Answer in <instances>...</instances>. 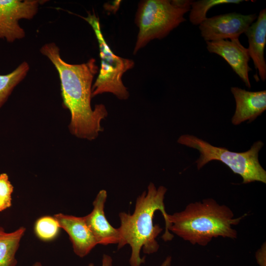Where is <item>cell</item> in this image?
<instances>
[{
  "instance_id": "18",
  "label": "cell",
  "mask_w": 266,
  "mask_h": 266,
  "mask_svg": "<svg viewBox=\"0 0 266 266\" xmlns=\"http://www.w3.org/2000/svg\"><path fill=\"white\" fill-rule=\"evenodd\" d=\"M13 187L8 175L5 173L0 174V212L10 207L11 205V195Z\"/></svg>"
},
{
  "instance_id": "22",
  "label": "cell",
  "mask_w": 266,
  "mask_h": 266,
  "mask_svg": "<svg viewBox=\"0 0 266 266\" xmlns=\"http://www.w3.org/2000/svg\"><path fill=\"white\" fill-rule=\"evenodd\" d=\"M33 266H42L41 264L38 262H35Z\"/></svg>"
},
{
  "instance_id": "23",
  "label": "cell",
  "mask_w": 266,
  "mask_h": 266,
  "mask_svg": "<svg viewBox=\"0 0 266 266\" xmlns=\"http://www.w3.org/2000/svg\"></svg>"
},
{
  "instance_id": "15",
  "label": "cell",
  "mask_w": 266,
  "mask_h": 266,
  "mask_svg": "<svg viewBox=\"0 0 266 266\" xmlns=\"http://www.w3.org/2000/svg\"><path fill=\"white\" fill-rule=\"evenodd\" d=\"M29 70V64L24 61L12 72L0 74V108L6 102L14 88L26 77Z\"/></svg>"
},
{
  "instance_id": "19",
  "label": "cell",
  "mask_w": 266,
  "mask_h": 266,
  "mask_svg": "<svg viewBox=\"0 0 266 266\" xmlns=\"http://www.w3.org/2000/svg\"><path fill=\"white\" fill-rule=\"evenodd\" d=\"M255 258L259 266H266V246L265 243L256 252Z\"/></svg>"
},
{
  "instance_id": "11",
  "label": "cell",
  "mask_w": 266,
  "mask_h": 266,
  "mask_svg": "<svg viewBox=\"0 0 266 266\" xmlns=\"http://www.w3.org/2000/svg\"><path fill=\"white\" fill-rule=\"evenodd\" d=\"M54 217L68 234L73 252L78 257H85L98 244L83 217L58 213Z\"/></svg>"
},
{
  "instance_id": "2",
  "label": "cell",
  "mask_w": 266,
  "mask_h": 266,
  "mask_svg": "<svg viewBox=\"0 0 266 266\" xmlns=\"http://www.w3.org/2000/svg\"><path fill=\"white\" fill-rule=\"evenodd\" d=\"M247 214L235 218L232 209L212 198L189 203L182 211L167 214L162 238L172 239L174 234L193 245L206 246L217 237L235 239L238 225Z\"/></svg>"
},
{
  "instance_id": "5",
  "label": "cell",
  "mask_w": 266,
  "mask_h": 266,
  "mask_svg": "<svg viewBox=\"0 0 266 266\" xmlns=\"http://www.w3.org/2000/svg\"><path fill=\"white\" fill-rule=\"evenodd\" d=\"M193 0H146L140 1L135 16L139 32L133 53L151 40L162 39L186 20Z\"/></svg>"
},
{
  "instance_id": "20",
  "label": "cell",
  "mask_w": 266,
  "mask_h": 266,
  "mask_svg": "<svg viewBox=\"0 0 266 266\" xmlns=\"http://www.w3.org/2000/svg\"><path fill=\"white\" fill-rule=\"evenodd\" d=\"M112 259L109 255L104 254L102 259L101 266H112ZM88 266H95L93 263L89 264Z\"/></svg>"
},
{
  "instance_id": "7",
  "label": "cell",
  "mask_w": 266,
  "mask_h": 266,
  "mask_svg": "<svg viewBox=\"0 0 266 266\" xmlns=\"http://www.w3.org/2000/svg\"><path fill=\"white\" fill-rule=\"evenodd\" d=\"M43 1L38 0H0V38L13 42L23 38L25 32L21 19L30 20L37 14Z\"/></svg>"
},
{
  "instance_id": "17",
  "label": "cell",
  "mask_w": 266,
  "mask_h": 266,
  "mask_svg": "<svg viewBox=\"0 0 266 266\" xmlns=\"http://www.w3.org/2000/svg\"><path fill=\"white\" fill-rule=\"evenodd\" d=\"M60 227L53 217L45 216L37 219L34 225V232L41 240L50 241L58 235Z\"/></svg>"
},
{
  "instance_id": "9",
  "label": "cell",
  "mask_w": 266,
  "mask_h": 266,
  "mask_svg": "<svg viewBox=\"0 0 266 266\" xmlns=\"http://www.w3.org/2000/svg\"><path fill=\"white\" fill-rule=\"evenodd\" d=\"M206 43L210 53L222 57L246 86L251 87L249 72L252 69L248 64L250 57L248 49L242 45L238 38L206 41Z\"/></svg>"
},
{
  "instance_id": "12",
  "label": "cell",
  "mask_w": 266,
  "mask_h": 266,
  "mask_svg": "<svg viewBox=\"0 0 266 266\" xmlns=\"http://www.w3.org/2000/svg\"><path fill=\"white\" fill-rule=\"evenodd\" d=\"M231 91L235 101V110L232 119L234 125L247 120L252 122L266 109V91H248L237 87Z\"/></svg>"
},
{
  "instance_id": "4",
  "label": "cell",
  "mask_w": 266,
  "mask_h": 266,
  "mask_svg": "<svg viewBox=\"0 0 266 266\" xmlns=\"http://www.w3.org/2000/svg\"><path fill=\"white\" fill-rule=\"evenodd\" d=\"M177 142L198 150L200 156L196 161L198 169L211 161H219L227 166L235 174L239 175L243 184L255 181L266 183V171L259 161V152L264 143L257 141L250 149L243 152L229 151L224 147L212 145L208 142L194 135H181Z\"/></svg>"
},
{
  "instance_id": "1",
  "label": "cell",
  "mask_w": 266,
  "mask_h": 266,
  "mask_svg": "<svg viewBox=\"0 0 266 266\" xmlns=\"http://www.w3.org/2000/svg\"><path fill=\"white\" fill-rule=\"evenodd\" d=\"M40 51L58 72L63 104L70 113V133L78 138L95 139L103 131L101 122L108 115L104 105L96 104L94 109L91 106L93 80L99 71L95 59L81 64H68L62 59L54 42L43 45Z\"/></svg>"
},
{
  "instance_id": "6",
  "label": "cell",
  "mask_w": 266,
  "mask_h": 266,
  "mask_svg": "<svg viewBox=\"0 0 266 266\" xmlns=\"http://www.w3.org/2000/svg\"><path fill=\"white\" fill-rule=\"evenodd\" d=\"M84 19L90 24L95 32L101 59L99 73L92 86V97L110 93L119 100H127L130 95L123 83L122 77L126 71L133 66V61L117 56L112 52L104 38L99 20L95 13H89L88 17Z\"/></svg>"
},
{
  "instance_id": "10",
  "label": "cell",
  "mask_w": 266,
  "mask_h": 266,
  "mask_svg": "<svg viewBox=\"0 0 266 266\" xmlns=\"http://www.w3.org/2000/svg\"><path fill=\"white\" fill-rule=\"evenodd\" d=\"M107 196L106 190L100 191L93 202L92 211L83 218L98 244H118L120 241L119 230L111 225L104 213Z\"/></svg>"
},
{
  "instance_id": "8",
  "label": "cell",
  "mask_w": 266,
  "mask_h": 266,
  "mask_svg": "<svg viewBox=\"0 0 266 266\" xmlns=\"http://www.w3.org/2000/svg\"><path fill=\"white\" fill-rule=\"evenodd\" d=\"M256 14H242L236 12L206 18L199 25L202 37L205 41L238 38L257 19Z\"/></svg>"
},
{
  "instance_id": "13",
  "label": "cell",
  "mask_w": 266,
  "mask_h": 266,
  "mask_svg": "<svg viewBox=\"0 0 266 266\" xmlns=\"http://www.w3.org/2000/svg\"><path fill=\"white\" fill-rule=\"evenodd\" d=\"M249 44L247 48L256 72L263 81L266 79V62L264 51L266 43V9L260 11L257 20L244 33Z\"/></svg>"
},
{
  "instance_id": "14",
  "label": "cell",
  "mask_w": 266,
  "mask_h": 266,
  "mask_svg": "<svg viewBox=\"0 0 266 266\" xmlns=\"http://www.w3.org/2000/svg\"><path fill=\"white\" fill-rule=\"evenodd\" d=\"M25 231L26 228L22 227L7 233L0 227V266H16V253Z\"/></svg>"
},
{
  "instance_id": "16",
  "label": "cell",
  "mask_w": 266,
  "mask_h": 266,
  "mask_svg": "<svg viewBox=\"0 0 266 266\" xmlns=\"http://www.w3.org/2000/svg\"><path fill=\"white\" fill-rule=\"evenodd\" d=\"M243 0H200L193 1L189 15L190 22L194 25H200L206 19V13L212 7L223 4H239Z\"/></svg>"
},
{
  "instance_id": "3",
  "label": "cell",
  "mask_w": 266,
  "mask_h": 266,
  "mask_svg": "<svg viewBox=\"0 0 266 266\" xmlns=\"http://www.w3.org/2000/svg\"><path fill=\"white\" fill-rule=\"evenodd\" d=\"M166 191L163 186L157 188L154 183H150L147 191L137 197L133 213L131 214L122 212L119 214L120 226L118 228L120 234L118 248L127 244L130 246L131 266H140L144 263L145 258L140 257L141 249L147 254L156 253L159 249L156 238L163 229L158 224H154L153 218L155 212L159 210L165 224L166 222L168 214L164 203Z\"/></svg>"
},
{
  "instance_id": "21",
  "label": "cell",
  "mask_w": 266,
  "mask_h": 266,
  "mask_svg": "<svg viewBox=\"0 0 266 266\" xmlns=\"http://www.w3.org/2000/svg\"><path fill=\"white\" fill-rule=\"evenodd\" d=\"M171 263V257L167 256L160 266H170Z\"/></svg>"
}]
</instances>
